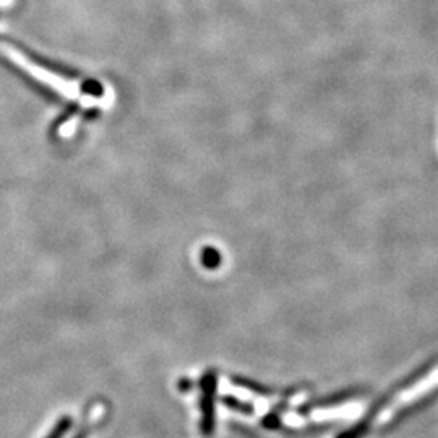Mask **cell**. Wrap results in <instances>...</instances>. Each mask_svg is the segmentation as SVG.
Segmentation results:
<instances>
[{
	"label": "cell",
	"instance_id": "cell-1",
	"mask_svg": "<svg viewBox=\"0 0 438 438\" xmlns=\"http://www.w3.org/2000/svg\"><path fill=\"white\" fill-rule=\"evenodd\" d=\"M0 51H2L4 54L7 56L13 63H17L20 68H23L26 73L31 75L33 78H36L37 82L44 83L46 87L52 88L58 94H62L63 98H67V99H80L82 98V94H80L78 83L67 82V80L58 77V75L46 70V68H42L39 65H36V63L30 62L28 58L21 54V52H18L17 49H13V47H10L7 44H0Z\"/></svg>",
	"mask_w": 438,
	"mask_h": 438
},
{
	"label": "cell",
	"instance_id": "cell-11",
	"mask_svg": "<svg viewBox=\"0 0 438 438\" xmlns=\"http://www.w3.org/2000/svg\"><path fill=\"white\" fill-rule=\"evenodd\" d=\"M179 389L182 393H187V392H192V388H194V382L189 380V378H180L179 383H177Z\"/></svg>",
	"mask_w": 438,
	"mask_h": 438
},
{
	"label": "cell",
	"instance_id": "cell-4",
	"mask_svg": "<svg viewBox=\"0 0 438 438\" xmlns=\"http://www.w3.org/2000/svg\"><path fill=\"white\" fill-rule=\"evenodd\" d=\"M231 382H232L234 384H236V387H240V388L247 389V392H250V393L260 394V396H273V394L276 393L275 389L266 388V387H263V384L256 383V382H254V380H249V378L239 377V375L231 377Z\"/></svg>",
	"mask_w": 438,
	"mask_h": 438
},
{
	"label": "cell",
	"instance_id": "cell-5",
	"mask_svg": "<svg viewBox=\"0 0 438 438\" xmlns=\"http://www.w3.org/2000/svg\"><path fill=\"white\" fill-rule=\"evenodd\" d=\"M200 263L206 270H218L223 263V255L213 245H205L200 252Z\"/></svg>",
	"mask_w": 438,
	"mask_h": 438
},
{
	"label": "cell",
	"instance_id": "cell-10",
	"mask_svg": "<svg viewBox=\"0 0 438 438\" xmlns=\"http://www.w3.org/2000/svg\"><path fill=\"white\" fill-rule=\"evenodd\" d=\"M92 424H83L82 427H80L77 434H75L72 438H88L89 434H92Z\"/></svg>",
	"mask_w": 438,
	"mask_h": 438
},
{
	"label": "cell",
	"instance_id": "cell-9",
	"mask_svg": "<svg viewBox=\"0 0 438 438\" xmlns=\"http://www.w3.org/2000/svg\"><path fill=\"white\" fill-rule=\"evenodd\" d=\"M80 122V117L78 115H73L72 119H68L67 122H63V124L58 127V135L61 137H70L75 133V128H77Z\"/></svg>",
	"mask_w": 438,
	"mask_h": 438
},
{
	"label": "cell",
	"instance_id": "cell-6",
	"mask_svg": "<svg viewBox=\"0 0 438 438\" xmlns=\"http://www.w3.org/2000/svg\"><path fill=\"white\" fill-rule=\"evenodd\" d=\"M221 403L223 406H226V408L236 411V413H242L245 415H250L255 413V408L250 403L247 401H240L239 398L232 396V394H226V396L221 398Z\"/></svg>",
	"mask_w": 438,
	"mask_h": 438
},
{
	"label": "cell",
	"instance_id": "cell-7",
	"mask_svg": "<svg viewBox=\"0 0 438 438\" xmlns=\"http://www.w3.org/2000/svg\"><path fill=\"white\" fill-rule=\"evenodd\" d=\"M73 427V419L68 414H63L61 419H58L54 427H52L49 434H47L44 438H63L67 435V432L70 430Z\"/></svg>",
	"mask_w": 438,
	"mask_h": 438
},
{
	"label": "cell",
	"instance_id": "cell-2",
	"mask_svg": "<svg viewBox=\"0 0 438 438\" xmlns=\"http://www.w3.org/2000/svg\"><path fill=\"white\" fill-rule=\"evenodd\" d=\"M200 432L203 437H211L216 430V394L218 372L208 370L200 380Z\"/></svg>",
	"mask_w": 438,
	"mask_h": 438
},
{
	"label": "cell",
	"instance_id": "cell-3",
	"mask_svg": "<svg viewBox=\"0 0 438 438\" xmlns=\"http://www.w3.org/2000/svg\"><path fill=\"white\" fill-rule=\"evenodd\" d=\"M357 394H359L357 389H346V392L331 394V396H325L322 399H317V401L304 404V406H301V408H299V413H308V411L317 409V408H330V406L341 404V403L347 401V399L357 396Z\"/></svg>",
	"mask_w": 438,
	"mask_h": 438
},
{
	"label": "cell",
	"instance_id": "cell-8",
	"mask_svg": "<svg viewBox=\"0 0 438 438\" xmlns=\"http://www.w3.org/2000/svg\"><path fill=\"white\" fill-rule=\"evenodd\" d=\"M368 432V422L362 420L361 424H357L356 427H352L349 432H344L338 438H362Z\"/></svg>",
	"mask_w": 438,
	"mask_h": 438
},
{
	"label": "cell",
	"instance_id": "cell-12",
	"mask_svg": "<svg viewBox=\"0 0 438 438\" xmlns=\"http://www.w3.org/2000/svg\"><path fill=\"white\" fill-rule=\"evenodd\" d=\"M15 5V0H0V8H10Z\"/></svg>",
	"mask_w": 438,
	"mask_h": 438
}]
</instances>
